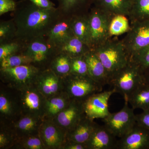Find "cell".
I'll return each instance as SVG.
<instances>
[{
	"instance_id": "6da1fadb",
	"label": "cell",
	"mask_w": 149,
	"mask_h": 149,
	"mask_svg": "<svg viewBox=\"0 0 149 149\" xmlns=\"http://www.w3.org/2000/svg\"><path fill=\"white\" fill-rule=\"evenodd\" d=\"M14 11L13 19L16 27L15 40L23 45L32 40L46 37L62 16L57 8H41L27 0Z\"/></svg>"
},
{
	"instance_id": "7a4b0ae2",
	"label": "cell",
	"mask_w": 149,
	"mask_h": 149,
	"mask_svg": "<svg viewBox=\"0 0 149 149\" xmlns=\"http://www.w3.org/2000/svg\"><path fill=\"white\" fill-rule=\"evenodd\" d=\"M92 50L105 68L110 81L115 74L126 65L130 59L124 43L120 42L107 40Z\"/></svg>"
},
{
	"instance_id": "3957f363",
	"label": "cell",
	"mask_w": 149,
	"mask_h": 149,
	"mask_svg": "<svg viewBox=\"0 0 149 149\" xmlns=\"http://www.w3.org/2000/svg\"><path fill=\"white\" fill-rule=\"evenodd\" d=\"M144 73L140 67L130 59L123 68L116 73L111 80L109 85L113 87L116 93H119L125 101L142 83L145 82Z\"/></svg>"
},
{
	"instance_id": "277c9868",
	"label": "cell",
	"mask_w": 149,
	"mask_h": 149,
	"mask_svg": "<svg viewBox=\"0 0 149 149\" xmlns=\"http://www.w3.org/2000/svg\"><path fill=\"white\" fill-rule=\"evenodd\" d=\"M58 52V49L44 37L37 38L24 45L22 53L31 59L32 65L43 70L49 68Z\"/></svg>"
},
{
	"instance_id": "5b68a950",
	"label": "cell",
	"mask_w": 149,
	"mask_h": 149,
	"mask_svg": "<svg viewBox=\"0 0 149 149\" xmlns=\"http://www.w3.org/2000/svg\"><path fill=\"white\" fill-rule=\"evenodd\" d=\"M65 92L70 99L84 102L90 96L102 91L101 86L89 77L70 73L63 78Z\"/></svg>"
},
{
	"instance_id": "8992f818",
	"label": "cell",
	"mask_w": 149,
	"mask_h": 149,
	"mask_svg": "<svg viewBox=\"0 0 149 149\" xmlns=\"http://www.w3.org/2000/svg\"><path fill=\"white\" fill-rule=\"evenodd\" d=\"M125 101L124 106L120 111L110 113L103 119L106 128L120 139L128 134L136 124L134 109L129 107L128 101Z\"/></svg>"
},
{
	"instance_id": "52a82bcc",
	"label": "cell",
	"mask_w": 149,
	"mask_h": 149,
	"mask_svg": "<svg viewBox=\"0 0 149 149\" xmlns=\"http://www.w3.org/2000/svg\"><path fill=\"white\" fill-rule=\"evenodd\" d=\"M41 70L32 64L0 69L2 80L17 90L35 84Z\"/></svg>"
},
{
	"instance_id": "ba28073f",
	"label": "cell",
	"mask_w": 149,
	"mask_h": 149,
	"mask_svg": "<svg viewBox=\"0 0 149 149\" xmlns=\"http://www.w3.org/2000/svg\"><path fill=\"white\" fill-rule=\"evenodd\" d=\"M19 92V107L23 114L33 116L44 119L47 99L34 84L17 90Z\"/></svg>"
},
{
	"instance_id": "9c48e42d",
	"label": "cell",
	"mask_w": 149,
	"mask_h": 149,
	"mask_svg": "<svg viewBox=\"0 0 149 149\" xmlns=\"http://www.w3.org/2000/svg\"><path fill=\"white\" fill-rule=\"evenodd\" d=\"M105 13V11L97 7L93 10L89 15L92 50L106 42L111 36V21Z\"/></svg>"
},
{
	"instance_id": "30bf717a",
	"label": "cell",
	"mask_w": 149,
	"mask_h": 149,
	"mask_svg": "<svg viewBox=\"0 0 149 149\" xmlns=\"http://www.w3.org/2000/svg\"><path fill=\"white\" fill-rule=\"evenodd\" d=\"M116 93L113 88L110 91L100 92L90 96L83 102L85 115L94 120L104 119L111 113L109 109V101L113 94Z\"/></svg>"
},
{
	"instance_id": "8fae6325",
	"label": "cell",
	"mask_w": 149,
	"mask_h": 149,
	"mask_svg": "<svg viewBox=\"0 0 149 149\" xmlns=\"http://www.w3.org/2000/svg\"><path fill=\"white\" fill-rule=\"evenodd\" d=\"M130 59L149 45V19L136 21L124 43Z\"/></svg>"
},
{
	"instance_id": "7c38bea8",
	"label": "cell",
	"mask_w": 149,
	"mask_h": 149,
	"mask_svg": "<svg viewBox=\"0 0 149 149\" xmlns=\"http://www.w3.org/2000/svg\"><path fill=\"white\" fill-rule=\"evenodd\" d=\"M83 102L71 99L66 107L52 120L67 133L86 115Z\"/></svg>"
},
{
	"instance_id": "4fadbf2b",
	"label": "cell",
	"mask_w": 149,
	"mask_h": 149,
	"mask_svg": "<svg viewBox=\"0 0 149 149\" xmlns=\"http://www.w3.org/2000/svg\"><path fill=\"white\" fill-rule=\"evenodd\" d=\"M67 133L51 119H44L40 130L46 149H62L66 142Z\"/></svg>"
},
{
	"instance_id": "5bb4252c",
	"label": "cell",
	"mask_w": 149,
	"mask_h": 149,
	"mask_svg": "<svg viewBox=\"0 0 149 149\" xmlns=\"http://www.w3.org/2000/svg\"><path fill=\"white\" fill-rule=\"evenodd\" d=\"M34 85L46 99L61 93L64 88L63 78L49 68L40 71Z\"/></svg>"
},
{
	"instance_id": "9a60e30c",
	"label": "cell",
	"mask_w": 149,
	"mask_h": 149,
	"mask_svg": "<svg viewBox=\"0 0 149 149\" xmlns=\"http://www.w3.org/2000/svg\"><path fill=\"white\" fill-rule=\"evenodd\" d=\"M117 149H149V130L137 125L118 141Z\"/></svg>"
},
{
	"instance_id": "2e32d148",
	"label": "cell",
	"mask_w": 149,
	"mask_h": 149,
	"mask_svg": "<svg viewBox=\"0 0 149 149\" xmlns=\"http://www.w3.org/2000/svg\"><path fill=\"white\" fill-rule=\"evenodd\" d=\"M72 17L62 15L46 36L51 44L58 49L74 36L72 29Z\"/></svg>"
},
{
	"instance_id": "e0dca14e",
	"label": "cell",
	"mask_w": 149,
	"mask_h": 149,
	"mask_svg": "<svg viewBox=\"0 0 149 149\" xmlns=\"http://www.w3.org/2000/svg\"><path fill=\"white\" fill-rule=\"evenodd\" d=\"M118 140L104 125L98 126L86 143L87 149H117Z\"/></svg>"
},
{
	"instance_id": "ac0fdd59",
	"label": "cell",
	"mask_w": 149,
	"mask_h": 149,
	"mask_svg": "<svg viewBox=\"0 0 149 149\" xmlns=\"http://www.w3.org/2000/svg\"><path fill=\"white\" fill-rule=\"evenodd\" d=\"M94 120L85 116L67 133L66 141L86 144L99 125Z\"/></svg>"
},
{
	"instance_id": "d6986e66",
	"label": "cell",
	"mask_w": 149,
	"mask_h": 149,
	"mask_svg": "<svg viewBox=\"0 0 149 149\" xmlns=\"http://www.w3.org/2000/svg\"><path fill=\"white\" fill-rule=\"evenodd\" d=\"M85 57L88 65L89 77L103 87L109 85L110 78L107 71L95 52L91 50Z\"/></svg>"
},
{
	"instance_id": "ffe728a7",
	"label": "cell",
	"mask_w": 149,
	"mask_h": 149,
	"mask_svg": "<svg viewBox=\"0 0 149 149\" xmlns=\"http://www.w3.org/2000/svg\"><path fill=\"white\" fill-rule=\"evenodd\" d=\"M44 120L41 118L24 115L15 123V132L17 139L40 134V127Z\"/></svg>"
},
{
	"instance_id": "44dd1931",
	"label": "cell",
	"mask_w": 149,
	"mask_h": 149,
	"mask_svg": "<svg viewBox=\"0 0 149 149\" xmlns=\"http://www.w3.org/2000/svg\"><path fill=\"white\" fill-rule=\"evenodd\" d=\"M71 99L65 92L47 99L45 105L44 119H53L66 107Z\"/></svg>"
},
{
	"instance_id": "7402d4cb",
	"label": "cell",
	"mask_w": 149,
	"mask_h": 149,
	"mask_svg": "<svg viewBox=\"0 0 149 149\" xmlns=\"http://www.w3.org/2000/svg\"><path fill=\"white\" fill-rule=\"evenodd\" d=\"M97 7L116 15L131 13L133 0H94Z\"/></svg>"
},
{
	"instance_id": "603a6c76",
	"label": "cell",
	"mask_w": 149,
	"mask_h": 149,
	"mask_svg": "<svg viewBox=\"0 0 149 149\" xmlns=\"http://www.w3.org/2000/svg\"><path fill=\"white\" fill-rule=\"evenodd\" d=\"M72 25L74 36L88 45L92 49L89 15H77L72 17Z\"/></svg>"
},
{
	"instance_id": "cb8c5ba5",
	"label": "cell",
	"mask_w": 149,
	"mask_h": 149,
	"mask_svg": "<svg viewBox=\"0 0 149 149\" xmlns=\"http://www.w3.org/2000/svg\"><path fill=\"white\" fill-rule=\"evenodd\" d=\"M91 50L88 45L74 36L58 48L59 52L66 54L71 58L85 55Z\"/></svg>"
},
{
	"instance_id": "d4e9b609",
	"label": "cell",
	"mask_w": 149,
	"mask_h": 149,
	"mask_svg": "<svg viewBox=\"0 0 149 149\" xmlns=\"http://www.w3.org/2000/svg\"><path fill=\"white\" fill-rule=\"evenodd\" d=\"M128 102L134 109H149V84L142 83L129 96Z\"/></svg>"
},
{
	"instance_id": "484cf974",
	"label": "cell",
	"mask_w": 149,
	"mask_h": 149,
	"mask_svg": "<svg viewBox=\"0 0 149 149\" xmlns=\"http://www.w3.org/2000/svg\"><path fill=\"white\" fill-rule=\"evenodd\" d=\"M71 67V58L66 54L59 52L51 62L49 68L63 78L70 74Z\"/></svg>"
},
{
	"instance_id": "4316f807",
	"label": "cell",
	"mask_w": 149,
	"mask_h": 149,
	"mask_svg": "<svg viewBox=\"0 0 149 149\" xmlns=\"http://www.w3.org/2000/svg\"><path fill=\"white\" fill-rule=\"evenodd\" d=\"M93 0H57V8L62 15L73 17L76 10L85 6ZM94 1V0H93Z\"/></svg>"
},
{
	"instance_id": "83f0119b",
	"label": "cell",
	"mask_w": 149,
	"mask_h": 149,
	"mask_svg": "<svg viewBox=\"0 0 149 149\" xmlns=\"http://www.w3.org/2000/svg\"><path fill=\"white\" fill-rule=\"evenodd\" d=\"M16 27L13 19L0 23V44L14 41Z\"/></svg>"
},
{
	"instance_id": "f1b7e54d",
	"label": "cell",
	"mask_w": 149,
	"mask_h": 149,
	"mask_svg": "<svg viewBox=\"0 0 149 149\" xmlns=\"http://www.w3.org/2000/svg\"><path fill=\"white\" fill-rule=\"evenodd\" d=\"M128 19L125 15H117L112 19L109 26L111 36L122 35L129 30Z\"/></svg>"
},
{
	"instance_id": "f546056e",
	"label": "cell",
	"mask_w": 149,
	"mask_h": 149,
	"mask_svg": "<svg viewBox=\"0 0 149 149\" xmlns=\"http://www.w3.org/2000/svg\"><path fill=\"white\" fill-rule=\"evenodd\" d=\"M1 69L15 67L24 65L32 64L29 57L22 53L9 56L0 61Z\"/></svg>"
},
{
	"instance_id": "4dcf8cb0",
	"label": "cell",
	"mask_w": 149,
	"mask_h": 149,
	"mask_svg": "<svg viewBox=\"0 0 149 149\" xmlns=\"http://www.w3.org/2000/svg\"><path fill=\"white\" fill-rule=\"evenodd\" d=\"M17 147L26 149H46L40 134L19 139L16 143Z\"/></svg>"
},
{
	"instance_id": "1f68e13d",
	"label": "cell",
	"mask_w": 149,
	"mask_h": 149,
	"mask_svg": "<svg viewBox=\"0 0 149 149\" xmlns=\"http://www.w3.org/2000/svg\"><path fill=\"white\" fill-rule=\"evenodd\" d=\"M24 46L16 40L0 44V61L9 56L22 53Z\"/></svg>"
},
{
	"instance_id": "d6a6232c",
	"label": "cell",
	"mask_w": 149,
	"mask_h": 149,
	"mask_svg": "<svg viewBox=\"0 0 149 149\" xmlns=\"http://www.w3.org/2000/svg\"><path fill=\"white\" fill-rule=\"evenodd\" d=\"M131 13L136 15V21L149 19V0H133Z\"/></svg>"
},
{
	"instance_id": "836d02e7",
	"label": "cell",
	"mask_w": 149,
	"mask_h": 149,
	"mask_svg": "<svg viewBox=\"0 0 149 149\" xmlns=\"http://www.w3.org/2000/svg\"><path fill=\"white\" fill-rule=\"evenodd\" d=\"M15 103L5 93L0 95V113L2 116L8 118L13 116L15 111Z\"/></svg>"
},
{
	"instance_id": "e575fe53",
	"label": "cell",
	"mask_w": 149,
	"mask_h": 149,
	"mask_svg": "<svg viewBox=\"0 0 149 149\" xmlns=\"http://www.w3.org/2000/svg\"><path fill=\"white\" fill-rule=\"evenodd\" d=\"M70 73L81 76L88 75V65L85 55L71 58Z\"/></svg>"
},
{
	"instance_id": "d590c367",
	"label": "cell",
	"mask_w": 149,
	"mask_h": 149,
	"mask_svg": "<svg viewBox=\"0 0 149 149\" xmlns=\"http://www.w3.org/2000/svg\"><path fill=\"white\" fill-rule=\"evenodd\" d=\"M130 59L136 62L144 72L149 68V45L139 51Z\"/></svg>"
},
{
	"instance_id": "8d00e7d4",
	"label": "cell",
	"mask_w": 149,
	"mask_h": 149,
	"mask_svg": "<svg viewBox=\"0 0 149 149\" xmlns=\"http://www.w3.org/2000/svg\"><path fill=\"white\" fill-rule=\"evenodd\" d=\"M14 136H17L14 130L13 133L12 131H7V130H1L0 133V148H1L8 147L9 146L14 144L16 140V137L14 138Z\"/></svg>"
},
{
	"instance_id": "74e56055",
	"label": "cell",
	"mask_w": 149,
	"mask_h": 149,
	"mask_svg": "<svg viewBox=\"0 0 149 149\" xmlns=\"http://www.w3.org/2000/svg\"><path fill=\"white\" fill-rule=\"evenodd\" d=\"M17 3L14 0H0V15L16 10Z\"/></svg>"
},
{
	"instance_id": "f35d334b",
	"label": "cell",
	"mask_w": 149,
	"mask_h": 149,
	"mask_svg": "<svg viewBox=\"0 0 149 149\" xmlns=\"http://www.w3.org/2000/svg\"><path fill=\"white\" fill-rule=\"evenodd\" d=\"M136 124L149 130V109L143 110L141 113L136 115Z\"/></svg>"
},
{
	"instance_id": "ab89813d",
	"label": "cell",
	"mask_w": 149,
	"mask_h": 149,
	"mask_svg": "<svg viewBox=\"0 0 149 149\" xmlns=\"http://www.w3.org/2000/svg\"><path fill=\"white\" fill-rule=\"evenodd\" d=\"M35 5L45 9L55 8V4L50 0H27Z\"/></svg>"
},
{
	"instance_id": "60d3db41",
	"label": "cell",
	"mask_w": 149,
	"mask_h": 149,
	"mask_svg": "<svg viewBox=\"0 0 149 149\" xmlns=\"http://www.w3.org/2000/svg\"><path fill=\"white\" fill-rule=\"evenodd\" d=\"M62 149H87L86 144L72 142L66 141Z\"/></svg>"
},
{
	"instance_id": "b9f144b4",
	"label": "cell",
	"mask_w": 149,
	"mask_h": 149,
	"mask_svg": "<svg viewBox=\"0 0 149 149\" xmlns=\"http://www.w3.org/2000/svg\"><path fill=\"white\" fill-rule=\"evenodd\" d=\"M143 73L145 82L149 84V68L144 71Z\"/></svg>"
}]
</instances>
